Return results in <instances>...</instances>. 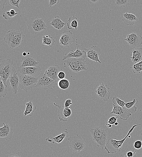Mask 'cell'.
Returning a JSON list of instances; mask_svg holds the SVG:
<instances>
[{
	"mask_svg": "<svg viewBox=\"0 0 142 157\" xmlns=\"http://www.w3.org/2000/svg\"><path fill=\"white\" fill-rule=\"evenodd\" d=\"M25 37L22 32L12 29L7 32L3 40L7 43L10 49L18 48L20 47Z\"/></svg>",
	"mask_w": 142,
	"mask_h": 157,
	"instance_id": "obj_1",
	"label": "cell"
},
{
	"mask_svg": "<svg viewBox=\"0 0 142 157\" xmlns=\"http://www.w3.org/2000/svg\"><path fill=\"white\" fill-rule=\"evenodd\" d=\"M64 67L74 72L88 69L86 66L85 58H69L64 60Z\"/></svg>",
	"mask_w": 142,
	"mask_h": 157,
	"instance_id": "obj_2",
	"label": "cell"
},
{
	"mask_svg": "<svg viewBox=\"0 0 142 157\" xmlns=\"http://www.w3.org/2000/svg\"><path fill=\"white\" fill-rule=\"evenodd\" d=\"M93 140L97 146L102 149L105 147L107 141V130L99 126L90 129Z\"/></svg>",
	"mask_w": 142,
	"mask_h": 157,
	"instance_id": "obj_3",
	"label": "cell"
},
{
	"mask_svg": "<svg viewBox=\"0 0 142 157\" xmlns=\"http://www.w3.org/2000/svg\"><path fill=\"white\" fill-rule=\"evenodd\" d=\"M14 62L9 59L3 60L0 65V79L5 84L7 79L16 72L13 66Z\"/></svg>",
	"mask_w": 142,
	"mask_h": 157,
	"instance_id": "obj_4",
	"label": "cell"
},
{
	"mask_svg": "<svg viewBox=\"0 0 142 157\" xmlns=\"http://www.w3.org/2000/svg\"><path fill=\"white\" fill-rule=\"evenodd\" d=\"M138 125H134L128 131L126 136L122 140H118L116 138H110L107 141V143L104 147L108 154L114 153L119 152L123 144L126 139L133 131L134 128Z\"/></svg>",
	"mask_w": 142,
	"mask_h": 157,
	"instance_id": "obj_5",
	"label": "cell"
},
{
	"mask_svg": "<svg viewBox=\"0 0 142 157\" xmlns=\"http://www.w3.org/2000/svg\"><path fill=\"white\" fill-rule=\"evenodd\" d=\"M27 25L32 34H37L47 29V25L43 18L37 17L30 18L27 22Z\"/></svg>",
	"mask_w": 142,
	"mask_h": 157,
	"instance_id": "obj_6",
	"label": "cell"
},
{
	"mask_svg": "<svg viewBox=\"0 0 142 157\" xmlns=\"http://www.w3.org/2000/svg\"><path fill=\"white\" fill-rule=\"evenodd\" d=\"M19 78V88L26 92L32 91L36 87L38 81V77L26 75H21Z\"/></svg>",
	"mask_w": 142,
	"mask_h": 157,
	"instance_id": "obj_7",
	"label": "cell"
},
{
	"mask_svg": "<svg viewBox=\"0 0 142 157\" xmlns=\"http://www.w3.org/2000/svg\"><path fill=\"white\" fill-rule=\"evenodd\" d=\"M58 85V82L46 75L42 72L38 76V81L36 87L45 90L52 89Z\"/></svg>",
	"mask_w": 142,
	"mask_h": 157,
	"instance_id": "obj_8",
	"label": "cell"
},
{
	"mask_svg": "<svg viewBox=\"0 0 142 157\" xmlns=\"http://www.w3.org/2000/svg\"><path fill=\"white\" fill-rule=\"evenodd\" d=\"M71 149L74 152L79 153L84 149L85 143L81 135L70 137L68 139Z\"/></svg>",
	"mask_w": 142,
	"mask_h": 157,
	"instance_id": "obj_9",
	"label": "cell"
},
{
	"mask_svg": "<svg viewBox=\"0 0 142 157\" xmlns=\"http://www.w3.org/2000/svg\"><path fill=\"white\" fill-rule=\"evenodd\" d=\"M110 89L107 85L103 82L97 87L95 91L99 98L106 102L109 99L111 95Z\"/></svg>",
	"mask_w": 142,
	"mask_h": 157,
	"instance_id": "obj_10",
	"label": "cell"
},
{
	"mask_svg": "<svg viewBox=\"0 0 142 157\" xmlns=\"http://www.w3.org/2000/svg\"><path fill=\"white\" fill-rule=\"evenodd\" d=\"M124 40L126 41L128 44L134 49L138 48L142 44V37L136 33L133 32L127 34Z\"/></svg>",
	"mask_w": 142,
	"mask_h": 157,
	"instance_id": "obj_11",
	"label": "cell"
},
{
	"mask_svg": "<svg viewBox=\"0 0 142 157\" xmlns=\"http://www.w3.org/2000/svg\"><path fill=\"white\" fill-rule=\"evenodd\" d=\"M72 35V33L70 30H65L63 31L59 40L61 47H69L72 43L76 42L77 39L73 37Z\"/></svg>",
	"mask_w": 142,
	"mask_h": 157,
	"instance_id": "obj_12",
	"label": "cell"
},
{
	"mask_svg": "<svg viewBox=\"0 0 142 157\" xmlns=\"http://www.w3.org/2000/svg\"><path fill=\"white\" fill-rule=\"evenodd\" d=\"M87 57L90 59L101 63L99 56L101 54V49L97 46H93L88 48H84Z\"/></svg>",
	"mask_w": 142,
	"mask_h": 157,
	"instance_id": "obj_13",
	"label": "cell"
},
{
	"mask_svg": "<svg viewBox=\"0 0 142 157\" xmlns=\"http://www.w3.org/2000/svg\"><path fill=\"white\" fill-rule=\"evenodd\" d=\"M19 72L21 75H26L35 77L38 76L42 72L41 68L38 66L19 67Z\"/></svg>",
	"mask_w": 142,
	"mask_h": 157,
	"instance_id": "obj_14",
	"label": "cell"
},
{
	"mask_svg": "<svg viewBox=\"0 0 142 157\" xmlns=\"http://www.w3.org/2000/svg\"><path fill=\"white\" fill-rule=\"evenodd\" d=\"M110 114H116L121 119L124 120H127L131 115V114L125 108H123L114 104L113 110Z\"/></svg>",
	"mask_w": 142,
	"mask_h": 157,
	"instance_id": "obj_15",
	"label": "cell"
},
{
	"mask_svg": "<svg viewBox=\"0 0 142 157\" xmlns=\"http://www.w3.org/2000/svg\"><path fill=\"white\" fill-rule=\"evenodd\" d=\"M54 104L58 107L57 116L60 121H66L71 114V107H65L64 105L59 106L54 103Z\"/></svg>",
	"mask_w": 142,
	"mask_h": 157,
	"instance_id": "obj_16",
	"label": "cell"
},
{
	"mask_svg": "<svg viewBox=\"0 0 142 157\" xmlns=\"http://www.w3.org/2000/svg\"><path fill=\"white\" fill-rule=\"evenodd\" d=\"M63 69L58 65H56L48 68L44 72L47 76L57 82L60 80L58 76V73Z\"/></svg>",
	"mask_w": 142,
	"mask_h": 157,
	"instance_id": "obj_17",
	"label": "cell"
},
{
	"mask_svg": "<svg viewBox=\"0 0 142 157\" xmlns=\"http://www.w3.org/2000/svg\"><path fill=\"white\" fill-rule=\"evenodd\" d=\"M77 50L75 51H74L72 50H71L68 53L64 54L62 60H64L67 59L73 58H86L87 57L86 52L85 50H81L78 47V40L76 41Z\"/></svg>",
	"mask_w": 142,
	"mask_h": 157,
	"instance_id": "obj_18",
	"label": "cell"
},
{
	"mask_svg": "<svg viewBox=\"0 0 142 157\" xmlns=\"http://www.w3.org/2000/svg\"><path fill=\"white\" fill-rule=\"evenodd\" d=\"M3 126L0 128V139L6 140H11L13 134V129L10 125L3 123Z\"/></svg>",
	"mask_w": 142,
	"mask_h": 157,
	"instance_id": "obj_19",
	"label": "cell"
},
{
	"mask_svg": "<svg viewBox=\"0 0 142 157\" xmlns=\"http://www.w3.org/2000/svg\"><path fill=\"white\" fill-rule=\"evenodd\" d=\"M39 63L35 58L31 55L22 56L20 62V67L37 66Z\"/></svg>",
	"mask_w": 142,
	"mask_h": 157,
	"instance_id": "obj_20",
	"label": "cell"
},
{
	"mask_svg": "<svg viewBox=\"0 0 142 157\" xmlns=\"http://www.w3.org/2000/svg\"><path fill=\"white\" fill-rule=\"evenodd\" d=\"M8 82L10 87L14 94H16L19 86V78L17 72L9 78Z\"/></svg>",
	"mask_w": 142,
	"mask_h": 157,
	"instance_id": "obj_21",
	"label": "cell"
},
{
	"mask_svg": "<svg viewBox=\"0 0 142 157\" xmlns=\"http://www.w3.org/2000/svg\"><path fill=\"white\" fill-rule=\"evenodd\" d=\"M121 17L124 24L127 25H134L138 20L137 17L131 13L126 12L122 14Z\"/></svg>",
	"mask_w": 142,
	"mask_h": 157,
	"instance_id": "obj_22",
	"label": "cell"
},
{
	"mask_svg": "<svg viewBox=\"0 0 142 157\" xmlns=\"http://www.w3.org/2000/svg\"><path fill=\"white\" fill-rule=\"evenodd\" d=\"M132 56L130 58L134 64L142 60V48H137L133 49L131 51Z\"/></svg>",
	"mask_w": 142,
	"mask_h": 157,
	"instance_id": "obj_23",
	"label": "cell"
},
{
	"mask_svg": "<svg viewBox=\"0 0 142 157\" xmlns=\"http://www.w3.org/2000/svg\"><path fill=\"white\" fill-rule=\"evenodd\" d=\"M25 104L26 107L24 112V116H32L37 109L36 106L31 101Z\"/></svg>",
	"mask_w": 142,
	"mask_h": 157,
	"instance_id": "obj_24",
	"label": "cell"
},
{
	"mask_svg": "<svg viewBox=\"0 0 142 157\" xmlns=\"http://www.w3.org/2000/svg\"><path fill=\"white\" fill-rule=\"evenodd\" d=\"M49 24L55 28L60 30L63 28L66 23L63 22L58 16H56L52 19Z\"/></svg>",
	"mask_w": 142,
	"mask_h": 157,
	"instance_id": "obj_25",
	"label": "cell"
},
{
	"mask_svg": "<svg viewBox=\"0 0 142 157\" xmlns=\"http://www.w3.org/2000/svg\"><path fill=\"white\" fill-rule=\"evenodd\" d=\"M138 102L137 99L134 98L132 101L125 103V108L131 114H134L137 111V107L135 105Z\"/></svg>",
	"mask_w": 142,
	"mask_h": 157,
	"instance_id": "obj_26",
	"label": "cell"
},
{
	"mask_svg": "<svg viewBox=\"0 0 142 157\" xmlns=\"http://www.w3.org/2000/svg\"><path fill=\"white\" fill-rule=\"evenodd\" d=\"M42 38H43L42 43L43 46H48L50 47H52L55 42V40L53 37L49 35L46 34L43 35Z\"/></svg>",
	"mask_w": 142,
	"mask_h": 157,
	"instance_id": "obj_27",
	"label": "cell"
},
{
	"mask_svg": "<svg viewBox=\"0 0 142 157\" xmlns=\"http://www.w3.org/2000/svg\"><path fill=\"white\" fill-rule=\"evenodd\" d=\"M67 24L68 29H71L72 28H74L76 30L78 26L77 18L74 16L70 17Z\"/></svg>",
	"mask_w": 142,
	"mask_h": 157,
	"instance_id": "obj_28",
	"label": "cell"
},
{
	"mask_svg": "<svg viewBox=\"0 0 142 157\" xmlns=\"http://www.w3.org/2000/svg\"><path fill=\"white\" fill-rule=\"evenodd\" d=\"M68 136V132L65 130L62 133L54 137H52V143L53 144L59 143H61L64 139Z\"/></svg>",
	"mask_w": 142,
	"mask_h": 157,
	"instance_id": "obj_29",
	"label": "cell"
},
{
	"mask_svg": "<svg viewBox=\"0 0 142 157\" xmlns=\"http://www.w3.org/2000/svg\"><path fill=\"white\" fill-rule=\"evenodd\" d=\"M58 85L61 89L66 90L69 88V82L68 80L64 78L60 79L58 82Z\"/></svg>",
	"mask_w": 142,
	"mask_h": 157,
	"instance_id": "obj_30",
	"label": "cell"
},
{
	"mask_svg": "<svg viewBox=\"0 0 142 157\" xmlns=\"http://www.w3.org/2000/svg\"><path fill=\"white\" fill-rule=\"evenodd\" d=\"M134 74H139L142 71V60L134 64L131 68Z\"/></svg>",
	"mask_w": 142,
	"mask_h": 157,
	"instance_id": "obj_31",
	"label": "cell"
},
{
	"mask_svg": "<svg viewBox=\"0 0 142 157\" xmlns=\"http://www.w3.org/2000/svg\"><path fill=\"white\" fill-rule=\"evenodd\" d=\"M7 94V86L0 79V96L4 97Z\"/></svg>",
	"mask_w": 142,
	"mask_h": 157,
	"instance_id": "obj_32",
	"label": "cell"
},
{
	"mask_svg": "<svg viewBox=\"0 0 142 157\" xmlns=\"http://www.w3.org/2000/svg\"><path fill=\"white\" fill-rule=\"evenodd\" d=\"M113 104L119 106L123 108H125V103L124 101L120 99L117 97H114L112 100Z\"/></svg>",
	"mask_w": 142,
	"mask_h": 157,
	"instance_id": "obj_33",
	"label": "cell"
},
{
	"mask_svg": "<svg viewBox=\"0 0 142 157\" xmlns=\"http://www.w3.org/2000/svg\"><path fill=\"white\" fill-rule=\"evenodd\" d=\"M115 1L117 5L121 7H126L130 4L128 0H116Z\"/></svg>",
	"mask_w": 142,
	"mask_h": 157,
	"instance_id": "obj_34",
	"label": "cell"
},
{
	"mask_svg": "<svg viewBox=\"0 0 142 157\" xmlns=\"http://www.w3.org/2000/svg\"><path fill=\"white\" fill-rule=\"evenodd\" d=\"M8 1L9 5L19 8V4L21 1L20 0H8Z\"/></svg>",
	"mask_w": 142,
	"mask_h": 157,
	"instance_id": "obj_35",
	"label": "cell"
},
{
	"mask_svg": "<svg viewBox=\"0 0 142 157\" xmlns=\"http://www.w3.org/2000/svg\"><path fill=\"white\" fill-rule=\"evenodd\" d=\"M15 16L12 15L9 11L4 12L2 14V17L6 20H10Z\"/></svg>",
	"mask_w": 142,
	"mask_h": 157,
	"instance_id": "obj_36",
	"label": "cell"
},
{
	"mask_svg": "<svg viewBox=\"0 0 142 157\" xmlns=\"http://www.w3.org/2000/svg\"><path fill=\"white\" fill-rule=\"evenodd\" d=\"M118 117H110L106 123H108L111 125H114L115 123L117 122Z\"/></svg>",
	"mask_w": 142,
	"mask_h": 157,
	"instance_id": "obj_37",
	"label": "cell"
},
{
	"mask_svg": "<svg viewBox=\"0 0 142 157\" xmlns=\"http://www.w3.org/2000/svg\"><path fill=\"white\" fill-rule=\"evenodd\" d=\"M134 146L136 149H140L142 147V141L138 140L135 141L134 143Z\"/></svg>",
	"mask_w": 142,
	"mask_h": 157,
	"instance_id": "obj_38",
	"label": "cell"
},
{
	"mask_svg": "<svg viewBox=\"0 0 142 157\" xmlns=\"http://www.w3.org/2000/svg\"><path fill=\"white\" fill-rule=\"evenodd\" d=\"M60 1V0H50L48 5L50 7L56 5L59 3Z\"/></svg>",
	"mask_w": 142,
	"mask_h": 157,
	"instance_id": "obj_39",
	"label": "cell"
},
{
	"mask_svg": "<svg viewBox=\"0 0 142 157\" xmlns=\"http://www.w3.org/2000/svg\"><path fill=\"white\" fill-rule=\"evenodd\" d=\"M8 4V0H0V10H3L5 5H6Z\"/></svg>",
	"mask_w": 142,
	"mask_h": 157,
	"instance_id": "obj_40",
	"label": "cell"
},
{
	"mask_svg": "<svg viewBox=\"0 0 142 157\" xmlns=\"http://www.w3.org/2000/svg\"><path fill=\"white\" fill-rule=\"evenodd\" d=\"M72 101L71 99H67L65 101L64 105L66 107H69L70 106V105L72 104Z\"/></svg>",
	"mask_w": 142,
	"mask_h": 157,
	"instance_id": "obj_41",
	"label": "cell"
},
{
	"mask_svg": "<svg viewBox=\"0 0 142 157\" xmlns=\"http://www.w3.org/2000/svg\"><path fill=\"white\" fill-rule=\"evenodd\" d=\"M58 76L60 79H64L65 76V73L63 71L60 72L58 75Z\"/></svg>",
	"mask_w": 142,
	"mask_h": 157,
	"instance_id": "obj_42",
	"label": "cell"
},
{
	"mask_svg": "<svg viewBox=\"0 0 142 157\" xmlns=\"http://www.w3.org/2000/svg\"><path fill=\"white\" fill-rule=\"evenodd\" d=\"M6 157H21L19 152L7 155Z\"/></svg>",
	"mask_w": 142,
	"mask_h": 157,
	"instance_id": "obj_43",
	"label": "cell"
},
{
	"mask_svg": "<svg viewBox=\"0 0 142 157\" xmlns=\"http://www.w3.org/2000/svg\"><path fill=\"white\" fill-rule=\"evenodd\" d=\"M136 152V150L134 151V152H133L132 151H130L127 152L126 153L127 156L128 157H132L135 155Z\"/></svg>",
	"mask_w": 142,
	"mask_h": 157,
	"instance_id": "obj_44",
	"label": "cell"
},
{
	"mask_svg": "<svg viewBox=\"0 0 142 157\" xmlns=\"http://www.w3.org/2000/svg\"><path fill=\"white\" fill-rule=\"evenodd\" d=\"M99 1L98 0H88V2L90 4H94Z\"/></svg>",
	"mask_w": 142,
	"mask_h": 157,
	"instance_id": "obj_45",
	"label": "cell"
},
{
	"mask_svg": "<svg viewBox=\"0 0 142 157\" xmlns=\"http://www.w3.org/2000/svg\"><path fill=\"white\" fill-rule=\"evenodd\" d=\"M118 157H128L127 156L126 153L123 154H120L119 156ZM132 157H137V156L135 155Z\"/></svg>",
	"mask_w": 142,
	"mask_h": 157,
	"instance_id": "obj_46",
	"label": "cell"
},
{
	"mask_svg": "<svg viewBox=\"0 0 142 157\" xmlns=\"http://www.w3.org/2000/svg\"><path fill=\"white\" fill-rule=\"evenodd\" d=\"M46 140L49 142H52V140L49 138L48 137L46 139Z\"/></svg>",
	"mask_w": 142,
	"mask_h": 157,
	"instance_id": "obj_47",
	"label": "cell"
},
{
	"mask_svg": "<svg viewBox=\"0 0 142 157\" xmlns=\"http://www.w3.org/2000/svg\"><path fill=\"white\" fill-rule=\"evenodd\" d=\"M106 125L108 128H110L111 127V126H111L112 125H111L110 124H108V123H106Z\"/></svg>",
	"mask_w": 142,
	"mask_h": 157,
	"instance_id": "obj_48",
	"label": "cell"
},
{
	"mask_svg": "<svg viewBox=\"0 0 142 157\" xmlns=\"http://www.w3.org/2000/svg\"><path fill=\"white\" fill-rule=\"evenodd\" d=\"M23 56H27V53L25 52H24L22 53Z\"/></svg>",
	"mask_w": 142,
	"mask_h": 157,
	"instance_id": "obj_49",
	"label": "cell"
},
{
	"mask_svg": "<svg viewBox=\"0 0 142 157\" xmlns=\"http://www.w3.org/2000/svg\"><path fill=\"white\" fill-rule=\"evenodd\" d=\"M118 124V122H116L115 124H114V125H115V126H117Z\"/></svg>",
	"mask_w": 142,
	"mask_h": 157,
	"instance_id": "obj_50",
	"label": "cell"
},
{
	"mask_svg": "<svg viewBox=\"0 0 142 157\" xmlns=\"http://www.w3.org/2000/svg\"><path fill=\"white\" fill-rule=\"evenodd\" d=\"M29 54H30V53L29 52H28L27 53L28 55H29Z\"/></svg>",
	"mask_w": 142,
	"mask_h": 157,
	"instance_id": "obj_51",
	"label": "cell"
},
{
	"mask_svg": "<svg viewBox=\"0 0 142 157\" xmlns=\"http://www.w3.org/2000/svg\"><path fill=\"white\" fill-rule=\"evenodd\" d=\"M141 135L142 136V133H141Z\"/></svg>",
	"mask_w": 142,
	"mask_h": 157,
	"instance_id": "obj_52",
	"label": "cell"
},
{
	"mask_svg": "<svg viewBox=\"0 0 142 157\" xmlns=\"http://www.w3.org/2000/svg\"><path fill=\"white\" fill-rule=\"evenodd\" d=\"M142 125V123H141Z\"/></svg>",
	"mask_w": 142,
	"mask_h": 157,
	"instance_id": "obj_53",
	"label": "cell"
}]
</instances>
